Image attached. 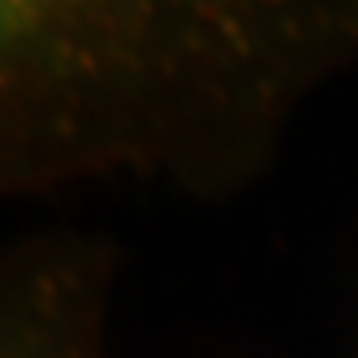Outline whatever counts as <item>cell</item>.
<instances>
[{"label": "cell", "instance_id": "1", "mask_svg": "<svg viewBox=\"0 0 358 358\" xmlns=\"http://www.w3.org/2000/svg\"><path fill=\"white\" fill-rule=\"evenodd\" d=\"M358 69V0H0V194L234 199Z\"/></svg>", "mask_w": 358, "mask_h": 358}, {"label": "cell", "instance_id": "2", "mask_svg": "<svg viewBox=\"0 0 358 358\" xmlns=\"http://www.w3.org/2000/svg\"><path fill=\"white\" fill-rule=\"evenodd\" d=\"M121 250L87 229H43L0 259V358H113L108 302Z\"/></svg>", "mask_w": 358, "mask_h": 358}]
</instances>
